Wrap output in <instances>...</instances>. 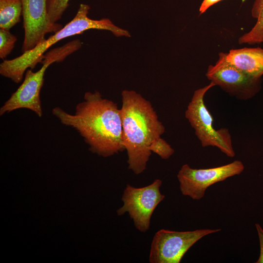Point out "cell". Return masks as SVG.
<instances>
[{
    "mask_svg": "<svg viewBox=\"0 0 263 263\" xmlns=\"http://www.w3.org/2000/svg\"><path fill=\"white\" fill-rule=\"evenodd\" d=\"M52 113L61 124L75 129L92 152L107 157L125 150L120 108L99 92L85 93L73 114L58 107Z\"/></svg>",
    "mask_w": 263,
    "mask_h": 263,
    "instance_id": "obj_1",
    "label": "cell"
},
{
    "mask_svg": "<svg viewBox=\"0 0 263 263\" xmlns=\"http://www.w3.org/2000/svg\"><path fill=\"white\" fill-rule=\"evenodd\" d=\"M121 96L123 143L128 168L138 175L146 169L151 143L161 137L165 128L150 102L140 94L125 90Z\"/></svg>",
    "mask_w": 263,
    "mask_h": 263,
    "instance_id": "obj_2",
    "label": "cell"
},
{
    "mask_svg": "<svg viewBox=\"0 0 263 263\" xmlns=\"http://www.w3.org/2000/svg\"><path fill=\"white\" fill-rule=\"evenodd\" d=\"M90 7L85 3L79 5L76 15L64 27L54 33L33 49L10 60H4L0 64V74L16 83H20L29 68L34 69L41 62L44 53L52 45L70 37L82 34L87 30L97 29L111 32L116 37H130L129 32L115 25L109 19H93L88 17Z\"/></svg>",
    "mask_w": 263,
    "mask_h": 263,
    "instance_id": "obj_3",
    "label": "cell"
},
{
    "mask_svg": "<svg viewBox=\"0 0 263 263\" xmlns=\"http://www.w3.org/2000/svg\"><path fill=\"white\" fill-rule=\"evenodd\" d=\"M215 86L210 82L208 85L194 91L185 111V117L203 147H216L228 157H233L235 153L228 129H214V119L204 102L206 93Z\"/></svg>",
    "mask_w": 263,
    "mask_h": 263,
    "instance_id": "obj_4",
    "label": "cell"
},
{
    "mask_svg": "<svg viewBox=\"0 0 263 263\" xmlns=\"http://www.w3.org/2000/svg\"><path fill=\"white\" fill-rule=\"evenodd\" d=\"M221 229L177 231L162 229L152 240L149 255L150 263H179L187 251L197 242Z\"/></svg>",
    "mask_w": 263,
    "mask_h": 263,
    "instance_id": "obj_5",
    "label": "cell"
},
{
    "mask_svg": "<svg viewBox=\"0 0 263 263\" xmlns=\"http://www.w3.org/2000/svg\"><path fill=\"white\" fill-rule=\"evenodd\" d=\"M162 184V180L157 179L141 188L127 185L121 198L123 205L117 209V215L128 212L135 228L140 232H146L149 229L153 211L165 198L160 191Z\"/></svg>",
    "mask_w": 263,
    "mask_h": 263,
    "instance_id": "obj_6",
    "label": "cell"
},
{
    "mask_svg": "<svg viewBox=\"0 0 263 263\" xmlns=\"http://www.w3.org/2000/svg\"><path fill=\"white\" fill-rule=\"evenodd\" d=\"M244 169V164L240 160L209 169H192L186 164L182 166L177 177L182 194L198 200L204 196L208 187L229 177L239 175Z\"/></svg>",
    "mask_w": 263,
    "mask_h": 263,
    "instance_id": "obj_7",
    "label": "cell"
},
{
    "mask_svg": "<svg viewBox=\"0 0 263 263\" xmlns=\"http://www.w3.org/2000/svg\"><path fill=\"white\" fill-rule=\"evenodd\" d=\"M214 65H209L206 75L230 95L240 100L253 97L261 89V78L250 76L229 63L225 53L220 52Z\"/></svg>",
    "mask_w": 263,
    "mask_h": 263,
    "instance_id": "obj_8",
    "label": "cell"
},
{
    "mask_svg": "<svg viewBox=\"0 0 263 263\" xmlns=\"http://www.w3.org/2000/svg\"><path fill=\"white\" fill-rule=\"evenodd\" d=\"M53 58L45 54L42 57V66L37 72L28 69L24 79L17 90L0 108V115L19 109H26L34 112L37 116H42L40 91L47 68L54 63Z\"/></svg>",
    "mask_w": 263,
    "mask_h": 263,
    "instance_id": "obj_9",
    "label": "cell"
},
{
    "mask_svg": "<svg viewBox=\"0 0 263 263\" xmlns=\"http://www.w3.org/2000/svg\"><path fill=\"white\" fill-rule=\"evenodd\" d=\"M21 2L24 31L21 50L23 53L43 42L48 33H54L63 27L49 20L47 0H21Z\"/></svg>",
    "mask_w": 263,
    "mask_h": 263,
    "instance_id": "obj_10",
    "label": "cell"
},
{
    "mask_svg": "<svg viewBox=\"0 0 263 263\" xmlns=\"http://www.w3.org/2000/svg\"><path fill=\"white\" fill-rule=\"evenodd\" d=\"M226 60L245 74L256 78L263 75V48L233 49L225 53Z\"/></svg>",
    "mask_w": 263,
    "mask_h": 263,
    "instance_id": "obj_11",
    "label": "cell"
},
{
    "mask_svg": "<svg viewBox=\"0 0 263 263\" xmlns=\"http://www.w3.org/2000/svg\"><path fill=\"white\" fill-rule=\"evenodd\" d=\"M251 15L257 19L253 27L238 39L240 44H254L263 43V0H255L251 9Z\"/></svg>",
    "mask_w": 263,
    "mask_h": 263,
    "instance_id": "obj_12",
    "label": "cell"
},
{
    "mask_svg": "<svg viewBox=\"0 0 263 263\" xmlns=\"http://www.w3.org/2000/svg\"><path fill=\"white\" fill-rule=\"evenodd\" d=\"M22 16L21 0H0V28L10 30Z\"/></svg>",
    "mask_w": 263,
    "mask_h": 263,
    "instance_id": "obj_13",
    "label": "cell"
},
{
    "mask_svg": "<svg viewBox=\"0 0 263 263\" xmlns=\"http://www.w3.org/2000/svg\"><path fill=\"white\" fill-rule=\"evenodd\" d=\"M70 0H47L48 16L50 21L56 23L69 5Z\"/></svg>",
    "mask_w": 263,
    "mask_h": 263,
    "instance_id": "obj_14",
    "label": "cell"
},
{
    "mask_svg": "<svg viewBox=\"0 0 263 263\" xmlns=\"http://www.w3.org/2000/svg\"><path fill=\"white\" fill-rule=\"evenodd\" d=\"M17 37L10 30L0 28V58L4 59L13 50Z\"/></svg>",
    "mask_w": 263,
    "mask_h": 263,
    "instance_id": "obj_15",
    "label": "cell"
},
{
    "mask_svg": "<svg viewBox=\"0 0 263 263\" xmlns=\"http://www.w3.org/2000/svg\"><path fill=\"white\" fill-rule=\"evenodd\" d=\"M150 150L165 160L169 159L174 152L171 146L161 137L157 138L151 143Z\"/></svg>",
    "mask_w": 263,
    "mask_h": 263,
    "instance_id": "obj_16",
    "label": "cell"
},
{
    "mask_svg": "<svg viewBox=\"0 0 263 263\" xmlns=\"http://www.w3.org/2000/svg\"><path fill=\"white\" fill-rule=\"evenodd\" d=\"M260 240L261 252L260 255L256 263H263V230L258 224H255Z\"/></svg>",
    "mask_w": 263,
    "mask_h": 263,
    "instance_id": "obj_17",
    "label": "cell"
},
{
    "mask_svg": "<svg viewBox=\"0 0 263 263\" xmlns=\"http://www.w3.org/2000/svg\"><path fill=\"white\" fill-rule=\"evenodd\" d=\"M222 0H203L199 8L201 14L205 12L210 6Z\"/></svg>",
    "mask_w": 263,
    "mask_h": 263,
    "instance_id": "obj_18",
    "label": "cell"
},
{
    "mask_svg": "<svg viewBox=\"0 0 263 263\" xmlns=\"http://www.w3.org/2000/svg\"><path fill=\"white\" fill-rule=\"evenodd\" d=\"M47 53H48V52H47ZM51 56H52V55H51ZM55 60H56V59H55Z\"/></svg>",
    "mask_w": 263,
    "mask_h": 263,
    "instance_id": "obj_19",
    "label": "cell"
}]
</instances>
